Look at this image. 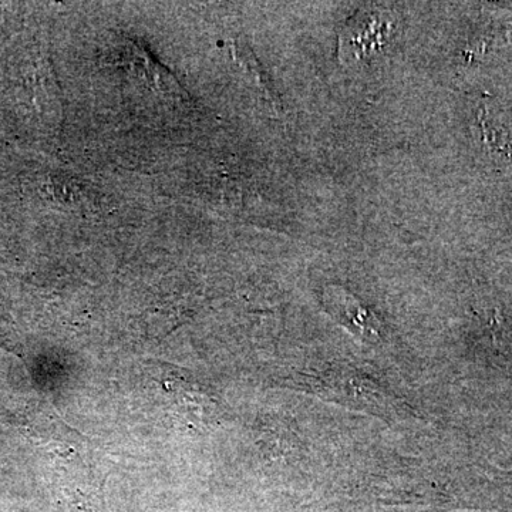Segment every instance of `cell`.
I'll use <instances>...</instances> for the list:
<instances>
[{"label": "cell", "instance_id": "6da1fadb", "mask_svg": "<svg viewBox=\"0 0 512 512\" xmlns=\"http://www.w3.org/2000/svg\"><path fill=\"white\" fill-rule=\"evenodd\" d=\"M235 55L238 56V59L241 60L242 64H244L245 69L248 70V73L254 74L256 83L261 87L262 92H264L266 99L271 101L272 106L276 107V110H279V99L278 94L275 93L274 86H271L269 80L266 79L264 70L259 66L258 60L255 59V56L252 55L251 50L248 47L237 45L234 50Z\"/></svg>", "mask_w": 512, "mask_h": 512}]
</instances>
